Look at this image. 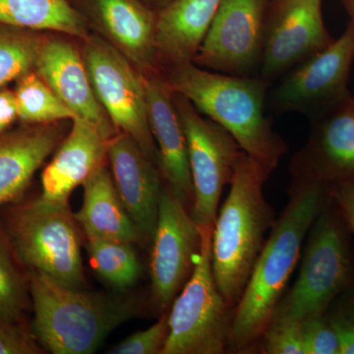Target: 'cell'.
<instances>
[{"instance_id": "obj_10", "label": "cell", "mask_w": 354, "mask_h": 354, "mask_svg": "<svg viewBox=\"0 0 354 354\" xmlns=\"http://www.w3.org/2000/svg\"><path fill=\"white\" fill-rule=\"evenodd\" d=\"M201 245V228L165 184L150 263L153 304L162 314L189 279Z\"/></svg>"}, {"instance_id": "obj_21", "label": "cell", "mask_w": 354, "mask_h": 354, "mask_svg": "<svg viewBox=\"0 0 354 354\" xmlns=\"http://www.w3.org/2000/svg\"><path fill=\"white\" fill-rule=\"evenodd\" d=\"M223 0H171L157 11L158 62L167 68L193 62Z\"/></svg>"}, {"instance_id": "obj_17", "label": "cell", "mask_w": 354, "mask_h": 354, "mask_svg": "<svg viewBox=\"0 0 354 354\" xmlns=\"http://www.w3.org/2000/svg\"><path fill=\"white\" fill-rule=\"evenodd\" d=\"M149 120L157 143L158 169L165 185L186 207H192L194 188L185 134L174 102V91L160 72L146 76Z\"/></svg>"}, {"instance_id": "obj_25", "label": "cell", "mask_w": 354, "mask_h": 354, "mask_svg": "<svg viewBox=\"0 0 354 354\" xmlns=\"http://www.w3.org/2000/svg\"><path fill=\"white\" fill-rule=\"evenodd\" d=\"M20 266L6 227L0 223V318L7 322L25 323L31 302L28 272L24 274Z\"/></svg>"}, {"instance_id": "obj_23", "label": "cell", "mask_w": 354, "mask_h": 354, "mask_svg": "<svg viewBox=\"0 0 354 354\" xmlns=\"http://www.w3.org/2000/svg\"><path fill=\"white\" fill-rule=\"evenodd\" d=\"M0 25L86 39L87 20L68 0H0Z\"/></svg>"}, {"instance_id": "obj_31", "label": "cell", "mask_w": 354, "mask_h": 354, "mask_svg": "<svg viewBox=\"0 0 354 354\" xmlns=\"http://www.w3.org/2000/svg\"><path fill=\"white\" fill-rule=\"evenodd\" d=\"M341 342V354H354V286L342 293L326 312Z\"/></svg>"}, {"instance_id": "obj_5", "label": "cell", "mask_w": 354, "mask_h": 354, "mask_svg": "<svg viewBox=\"0 0 354 354\" xmlns=\"http://www.w3.org/2000/svg\"><path fill=\"white\" fill-rule=\"evenodd\" d=\"M348 232L341 212L329 198L307 234L297 281L281 297L272 321L301 322L325 314L342 293L354 286Z\"/></svg>"}, {"instance_id": "obj_1", "label": "cell", "mask_w": 354, "mask_h": 354, "mask_svg": "<svg viewBox=\"0 0 354 354\" xmlns=\"http://www.w3.org/2000/svg\"><path fill=\"white\" fill-rule=\"evenodd\" d=\"M329 198L328 185L293 178L290 200L266 239L235 306L227 348L244 353L262 339L301 257L310 228Z\"/></svg>"}, {"instance_id": "obj_29", "label": "cell", "mask_w": 354, "mask_h": 354, "mask_svg": "<svg viewBox=\"0 0 354 354\" xmlns=\"http://www.w3.org/2000/svg\"><path fill=\"white\" fill-rule=\"evenodd\" d=\"M304 354H341L339 337L325 314L301 321Z\"/></svg>"}, {"instance_id": "obj_7", "label": "cell", "mask_w": 354, "mask_h": 354, "mask_svg": "<svg viewBox=\"0 0 354 354\" xmlns=\"http://www.w3.org/2000/svg\"><path fill=\"white\" fill-rule=\"evenodd\" d=\"M202 245L187 283L171 305L169 334L160 354H221L234 308L216 286L212 266L214 225L201 227Z\"/></svg>"}, {"instance_id": "obj_24", "label": "cell", "mask_w": 354, "mask_h": 354, "mask_svg": "<svg viewBox=\"0 0 354 354\" xmlns=\"http://www.w3.org/2000/svg\"><path fill=\"white\" fill-rule=\"evenodd\" d=\"M14 95L18 118L27 124H48L77 118L35 71L18 79Z\"/></svg>"}, {"instance_id": "obj_33", "label": "cell", "mask_w": 354, "mask_h": 354, "mask_svg": "<svg viewBox=\"0 0 354 354\" xmlns=\"http://www.w3.org/2000/svg\"><path fill=\"white\" fill-rule=\"evenodd\" d=\"M328 192L354 236V181L330 184Z\"/></svg>"}, {"instance_id": "obj_11", "label": "cell", "mask_w": 354, "mask_h": 354, "mask_svg": "<svg viewBox=\"0 0 354 354\" xmlns=\"http://www.w3.org/2000/svg\"><path fill=\"white\" fill-rule=\"evenodd\" d=\"M270 0H223L193 64L218 73L247 76L261 64Z\"/></svg>"}, {"instance_id": "obj_3", "label": "cell", "mask_w": 354, "mask_h": 354, "mask_svg": "<svg viewBox=\"0 0 354 354\" xmlns=\"http://www.w3.org/2000/svg\"><path fill=\"white\" fill-rule=\"evenodd\" d=\"M34 320L32 332L53 354L94 353L113 330L140 311L133 298L88 292L27 270Z\"/></svg>"}, {"instance_id": "obj_19", "label": "cell", "mask_w": 354, "mask_h": 354, "mask_svg": "<svg viewBox=\"0 0 354 354\" xmlns=\"http://www.w3.org/2000/svg\"><path fill=\"white\" fill-rule=\"evenodd\" d=\"M34 71L77 118L118 133L95 97L82 53L73 44L64 39L46 37Z\"/></svg>"}, {"instance_id": "obj_4", "label": "cell", "mask_w": 354, "mask_h": 354, "mask_svg": "<svg viewBox=\"0 0 354 354\" xmlns=\"http://www.w3.org/2000/svg\"><path fill=\"white\" fill-rule=\"evenodd\" d=\"M267 181L259 167L242 152L235 165L228 196L214 225L212 266L216 286L230 306H236L276 223L264 196Z\"/></svg>"}, {"instance_id": "obj_12", "label": "cell", "mask_w": 354, "mask_h": 354, "mask_svg": "<svg viewBox=\"0 0 354 354\" xmlns=\"http://www.w3.org/2000/svg\"><path fill=\"white\" fill-rule=\"evenodd\" d=\"M353 60L354 27L349 22L341 38L286 76L272 94V104L281 111L315 118L351 95L348 80Z\"/></svg>"}, {"instance_id": "obj_8", "label": "cell", "mask_w": 354, "mask_h": 354, "mask_svg": "<svg viewBox=\"0 0 354 354\" xmlns=\"http://www.w3.org/2000/svg\"><path fill=\"white\" fill-rule=\"evenodd\" d=\"M82 53L95 97L114 128L125 133L158 167L157 144L149 120L146 76L108 41L84 39Z\"/></svg>"}, {"instance_id": "obj_27", "label": "cell", "mask_w": 354, "mask_h": 354, "mask_svg": "<svg viewBox=\"0 0 354 354\" xmlns=\"http://www.w3.org/2000/svg\"><path fill=\"white\" fill-rule=\"evenodd\" d=\"M44 39L32 30L0 25V90L34 71Z\"/></svg>"}, {"instance_id": "obj_20", "label": "cell", "mask_w": 354, "mask_h": 354, "mask_svg": "<svg viewBox=\"0 0 354 354\" xmlns=\"http://www.w3.org/2000/svg\"><path fill=\"white\" fill-rule=\"evenodd\" d=\"M55 123L35 124L0 134V206L17 201L32 176L64 140Z\"/></svg>"}, {"instance_id": "obj_26", "label": "cell", "mask_w": 354, "mask_h": 354, "mask_svg": "<svg viewBox=\"0 0 354 354\" xmlns=\"http://www.w3.org/2000/svg\"><path fill=\"white\" fill-rule=\"evenodd\" d=\"M87 250L93 269L118 290L134 285L141 276V263L133 243L88 241Z\"/></svg>"}, {"instance_id": "obj_30", "label": "cell", "mask_w": 354, "mask_h": 354, "mask_svg": "<svg viewBox=\"0 0 354 354\" xmlns=\"http://www.w3.org/2000/svg\"><path fill=\"white\" fill-rule=\"evenodd\" d=\"M262 339L264 353L304 354L300 321H272Z\"/></svg>"}, {"instance_id": "obj_22", "label": "cell", "mask_w": 354, "mask_h": 354, "mask_svg": "<svg viewBox=\"0 0 354 354\" xmlns=\"http://www.w3.org/2000/svg\"><path fill=\"white\" fill-rule=\"evenodd\" d=\"M83 205L74 214L88 241L133 243L142 241L116 190L113 174L102 165L83 183Z\"/></svg>"}, {"instance_id": "obj_9", "label": "cell", "mask_w": 354, "mask_h": 354, "mask_svg": "<svg viewBox=\"0 0 354 354\" xmlns=\"http://www.w3.org/2000/svg\"><path fill=\"white\" fill-rule=\"evenodd\" d=\"M174 102L185 134L194 188L190 214L200 227L214 225L221 193L232 183L243 151L225 128L203 118L184 95L174 92Z\"/></svg>"}, {"instance_id": "obj_15", "label": "cell", "mask_w": 354, "mask_h": 354, "mask_svg": "<svg viewBox=\"0 0 354 354\" xmlns=\"http://www.w3.org/2000/svg\"><path fill=\"white\" fill-rule=\"evenodd\" d=\"M108 158L116 190L142 241L152 244L165 181L160 169L125 133L111 140Z\"/></svg>"}, {"instance_id": "obj_13", "label": "cell", "mask_w": 354, "mask_h": 354, "mask_svg": "<svg viewBox=\"0 0 354 354\" xmlns=\"http://www.w3.org/2000/svg\"><path fill=\"white\" fill-rule=\"evenodd\" d=\"M323 0H270L261 76L265 81L295 68L334 41L324 23Z\"/></svg>"}, {"instance_id": "obj_32", "label": "cell", "mask_w": 354, "mask_h": 354, "mask_svg": "<svg viewBox=\"0 0 354 354\" xmlns=\"http://www.w3.org/2000/svg\"><path fill=\"white\" fill-rule=\"evenodd\" d=\"M43 351L25 323L7 322L0 318V354H39Z\"/></svg>"}, {"instance_id": "obj_16", "label": "cell", "mask_w": 354, "mask_h": 354, "mask_svg": "<svg viewBox=\"0 0 354 354\" xmlns=\"http://www.w3.org/2000/svg\"><path fill=\"white\" fill-rule=\"evenodd\" d=\"M93 24L145 76L160 72L157 10L142 0H84Z\"/></svg>"}, {"instance_id": "obj_28", "label": "cell", "mask_w": 354, "mask_h": 354, "mask_svg": "<svg viewBox=\"0 0 354 354\" xmlns=\"http://www.w3.org/2000/svg\"><path fill=\"white\" fill-rule=\"evenodd\" d=\"M169 312L160 314L149 329L134 333L111 349V354H160L169 334Z\"/></svg>"}, {"instance_id": "obj_18", "label": "cell", "mask_w": 354, "mask_h": 354, "mask_svg": "<svg viewBox=\"0 0 354 354\" xmlns=\"http://www.w3.org/2000/svg\"><path fill=\"white\" fill-rule=\"evenodd\" d=\"M116 134L84 118H74L68 135L41 172V197L48 201L68 202L77 186L83 185L104 165Z\"/></svg>"}, {"instance_id": "obj_35", "label": "cell", "mask_w": 354, "mask_h": 354, "mask_svg": "<svg viewBox=\"0 0 354 354\" xmlns=\"http://www.w3.org/2000/svg\"><path fill=\"white\" fill-rule=\"evenodd\" d=\"M342 4H344V8H346L349 17H351L349 22H351L354 27V0H342Z\"/></svg>"}, {"instance_id": "obj_36", "label": "cell", "mask_w": 354, "mask_h": 354, "mask_svg": "<svg viewBox=\"0 0 354 354\" xmlns=\"http://www.w3.org/2000/svg\"><path fill=\"white\" fill-rule=\"evenodd\" d=\"M142 1L145 2L148 6L153 7V9L158 11V9L167 6L171 0H142Z\"/></svg>"}, {"instance_id": "obj_34", "label": "cell", "mask_w": 354, "mask_h": 354, "mask_svg": "<svg viewBox=\"0 0 354 354\" xmlns=\"http://www.w3.org/2000/svg\"><path fill=\"white\" fill-rule=\"evenodd\" d=\"M17 106L12 91L0 90V134L17 120Z\"/></svg>"}, {"instance_id": "obj_2", "label": "cell", "mask_w": 354, "mask_h": 354, "mask_svg": "<svg viewBox=\"0 0 354 354\" xmlns=\"http://www.w3.org/2000/svg\"><path fill=\"white\" fill-rule=\"evenodd\" d=\"M165 78L174 93L225 128L269 179L288 147L265 116L267 81L209 71L193 62L169 67Z\"/></svg>"}, {"instance_id": "obj_14", "label": "cell", "mask_w": 354, "mask_h": 354, "mask_svg": "<svg viewBox=\"0 0 354 354\" xmlns=\"http://www.w3.org/2000/svg\"><path fill=\"white\" fill-rule=\"evenodd\" d=\"M293 178L330 184L354 181V97L313 118L306 145L290 165Z\"/></svg>"}, {"instance_id": "obj_6", "label": "cell", "mask_w": 354, "mask_h": 354, "mask_svg": "<svg viewBox=\"0 0 354 354\" xmlns=\"http://www.w3.org/2000/svg\"><path fill=\"white\" fill-rule=\"evenodd\" d=\"M69 202L38 199L16 205L4 227L20 264L72 288L86 283L81 239Z\"/></svg>"}]
</instances>
